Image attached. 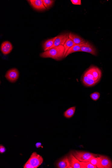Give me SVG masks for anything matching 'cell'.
<instances>
[{"instance_id": "17", "label": "cell", "mask_w": 112, "mask_h": 168, "mask_svg": "<svg viewBox=\"0 0 112 168\" xmlns=\"http://www.w3.org/2000/svg\"><path fill=\"white\" fill-rule=\"evenodd\" d=\"M75 110V107L73 106L69 108L64 113V116L66 118H70L73 116Z\"/></svg>"}, {"instance_id": "15", "label": "cell", "mask_w": 112, "mask_h": 168, "mask_svg": "<svg viewBox=\"0 0 112 168\" xmlns=\"http://www.w3.org/2000/svg\"><path fill=\"white\" fill-rule=\"evenodd\" d=\"M83 44H75L73 46L71 47L69 49L67 52H66L65 55V58H66L68 55H70V54L77 52H79L81 49L82 46H83Z\"/></svg>"}, {"instance_id": "22", "label": "cell", "mask_w": 112, "mask_h": 168, "mask_svg": "<svg viewBox=\"0 0 112 168\" xmlns=\"http://www.w3.org/2000/svg\"><path fill=\"white\" fill-rule=\"evenodd\" d=\"M90 96L92 100L96 101L99 99L100 94L98 92H95L91 94Z\"/></svg>"}, {"instance_id": "18", "label": "cell", "mask_w": 112, "mask_h": 168, "mask_svg": "<svg viewBox=\"0 0 112 168\" xmlns=\"http://www.w3.org/2000/svg\"><path fill=\"white\" fill-rule=\"evenodd\" d=\"M76 44L74 42L72 41L70 38H69L67 41H66L64 45L65 51L64 53V57L65 58V55L66 52H67L68 50L72 46Z\"/></svg>"}, {"instance_id": "4", "label": "cell", "mask_w": 112, "mask_h": 168, "mask_svg": "<svg viewBox=\"0 0 112 168\" xmlns=\"http://www.w3.org/2000/svg\"><path fill=\"white\" fill-rule=\"evenodd\" d=\"M19 73L17 69L12 68L6 73L5 77L11 83L16 82L19 77Z\"/></svg>"}, {"instance_id": "5", "label": "cell", "mask_w": 112, "mask_h": 168, "mask_svg": "<svg viewBox=\"0 0 112 168\" xmlns=\"http://www.w3.org/2000/svg\"><path fill=\"white\" fill-rule=\"evenodd\" d=\"M69 33H63L57 36L53 46L50 48L49 49L51 48L58 46L60 45L64 46L66 41L69 38Z\"/></svg>"}, {"instance_id": "8", "label": "cell", "mask_w": 112, "mask_h": 168, "mask_svg": "<svg viewBox=\"0 0 112 168\" xmlns=\"http://www.w3.org/2000/svg\"><path fill=\"white\" fill-rule=\"evenodd\" d=\"M29 1L30 5L35 10L41 11L46 9L42 0H30Z\"/></svg>"}, {"instance_id": "25", "label": "cell", "mask_w": 112, "mask_h": 168, "mask_svg": "<svg viewBox=\"0 0 112 168\" xmlns=\"http://www.w3.org/2000/svg\"><path fill=\"white\" fill-rule=\"evenodd\" d=\"M24 168H34L28 161L23 167Z\"/></svg>"}, {"instance_id": "20", "label": "cell", "mask_w": 112, "mask_h": 168, "mask_svg": "<svg viewBox=\"0 0 112 168\" xmlns=\"http://www.w3.org/2000/svg\"><path fill=\"white\" fill-rule=\"evenodd\" d=\"M82 168H97L96 166L88 162H81Z\"/></svg>"}, {"instance_id": "6", "label": "cell", "mask_w": 112, "mask_h": 168, "mask_svg": "<svg viewBox=\"0 0 112 168\" xmlns=\"http://www.w3.org/2000/svg\"><path fill=\"white\" fill-rule=\"evenodd\" d=\"M79 52H84L92 54L94 55H96L97 54L95 48L90 44L88 42H85L82 46Z\"/></svg>"}, {"instance_id": "27", "label": "cell", "mask_w": 112, "mask_h": 168, "mask_svg": "<svg viewBox=\"0 0 112 168\" xmlns=\"http://www.w3.org/2000/svg\"><path fill=\"white\" fill-rule=\"evenodd\" d=\"M42 145V144L41 143L38 142L36 144V148H40Z\"/></svg>"}, {"instance_id": "2", "label": "cell", "mask_w": 112, "mask_h": 168, "mask_svg": "<svg viewBox=\"0 0 112 168\" xmlns=\"http://www.w3.org/2000/svg\"><path fill=\"white\" fill-rule=\"evenodd\" d=\"M72 154L81 162H88L92 158L98 157V155L89 152L75 151L72 152Z\"/></svg>"}, {"instance_id": "10", "label": "cell", "mask_w": 112, "mask_h": 168, "mask_svg": "<svg viewBox=\"0 0 112 168\" xmlns=\"http://www.w3.org/2000/svg\"><path fill=\"white\" fill-rule=\"evenodd\" d=\"M13 49V47L11 43L8 41L4 42L1 45V52L4 55H8L11 52Z\"/></svg>"}, {"instance_id": "3", "label": "cell", "mask_w": 112, "mask_h": 168, "mask_svg": "<svg viewBox=\"0 0 112 168\" xmlns=\"http://www.w3.org/2000/svg\"><path fill=\"white\" fill-rule=\"evenodd\" d=\"M28 161L34 168H37L43 163V159L41 155L36 152H34L31 155Z\"/></svg>"}, {"instance_id": "24", "label": "cell", "mask_w": 112, "mask_h": 168, "mask_svg": "<svg viewBox=\"0 0 112 168\" xmlns=\"http://www.w3.org/2000/svg\"><path fill=\"white\" fill-rule=\"evenodd\" d=\"M71 1L72 4L78 5H81V0H71Z\"/></svg>"}, {"instance_id": "26", "label": "cell", "mask_w": 112, "mask_h": 168, "mask_svg": "<svg viewBox=\"0 0 112 168\" xmlns=\"http://www.w3.org/2000/svg\"><path fill=\"white\" fill-rule=\"evenodd\" d=\"M6 149L5 147L2 145H0V153L1 154H3L5 152Z\"/></svg>"}, {"instance_id": "12", "label": "cell", "mask_w": 112, "mask_h": 168, "mask_svg": "<svg viewBox=\"0 0 112 168\" xmlns=\"http://www.w3.org/2000/svg\"><path fill=\"white\" fill-rule=\"evenodd\" d=\"M94 80L99 82L101 76V71L100 69L96 67H92L90 68Z\"/></svg>"}, {"instance_id": "19", "label": "cell", "mask_w": 112, "mask_h": 168, "mask_svg": "<svg viewBox=\"0 0 112 168\" xmlns=\"http://www.w3.org/2000/svg\"><path fill=\"white\" fill-rule=\"evenodd\" d=\"M89 161L97 168H100L101 160L99 157H92L90 159Z\"/></svg>"}, {"instance_id": "21", "label": "cell", "mask_w": 112, "mask_h": 168, "mask_svg": "<svg viewBox=\"0 0 112 168\" xmlns=\"http://www.w3.org/2000/svg\"><path fill=\"white\" fill-rule=\"evenodd\" d=\"M42 2L45 8L49 9L52 6L54 1L53 0H42Z\"/></svg>"}, {"instance_id": "14", "label": "cell", "mask_w": 112, "mask_h": 168, "mask_svg": "<svg viewBox=\"0 0 112 168\" xmlns=\"http://www.w3.org/2000/svg\"><path fill=\"white\" fill-rule=\"evenodd\" d=\"M82 82L87 87H91L94 86L98 82L94 80L89 79L85 74H84L83 77Z\"/></svg>"}, {"instance_id": "11", "label": "cell", "mask_w": 112, "mask_h": 168, "mask_svg": "<svg viewBox=\"0 0 112 168\" xmlns=\"http://www.w3.org/2000/svg\"><path fill=\"white\" fill-rule=\"evenodd\" d=\"M57 168H72L69 165L68 156L62 158L56 164Z\"/></svg>"}, {"instance_id": "9", "label": "cell", "mask_w": 112, "mask_h": 168, "mask_svg": "<svg viewBox=\"0 0 112 168\" xmlns=\"http://www.w3.org/2000/svg\"><path fill=\"white\" fill-rule=\"evenodd\" d=\"M101 160L100 168H112V163L109 158L105 156L99 155Z\"/></svg>"}, {"instance_id": "1", "label": "cell", "mask_w": 112, "mask_h": 168, "mask_svg": "<svg viewBox=\"0 0 112 168\" xmlns=\"http://www.w3.org/2000/svg\"><path fill=\"white\" fill-rule=\"evenodd\" d=\"M65 49L64 46L60 45L53 47L40 54L41 58H50L57 61L62 60L64 58Z\"/></svg>"}, {"instance_id": "23", "label": "cell", "mask_w": 112, "mask_h": 168, "mask_svg": "<svg viewBox=\"0 0 112 168\" xmlns=\"http://www.w3.org/2000/svg\"><path fill=\"white\" fill-rule=\"evenodd\" d=\"M84 74H85L86 75V76L88 77V78H89V79L94 80V78L91 70L90 68Z\"/></svg>"}, {"instance_id": "16", "label": "cell", "mask_w": 112, "mask_h": 168, "mask_svg": "<svg viewBox=\"0 0 112 168\" xmlns=\"http://www.w3.org/2000/svg\"><path fill=\"white\" fill-rule=\"evenodd\" d=\"M56 38L57 36L54 37L53 38L49 39L44 42L43 44V46H42L44 52L49 49L50 48L53 46Z\"/></svg>"}, {"instance_id": "13", "label": "cell", "mask_w": 112, "mask_h": 168, "mask_svg": "<svg viewBox=\"0 0 112 168\" xmlns=\"http://www.w3.org/2000/svg\"><path fill=\"white\" fill-rule=\"evenodd\" d=\"M69 38H70L76 44H82L85 43L83 39L79 36L70 33H69Z\"/></svg>"}, {"instance_id": "7", "label": "cell", "mask_w": 112, "mask_h": 168, "mask_svg": "<svg viewBox=\"0 0 112 168\" xmlns=\"http://www.w3.org/2000/svg\"><path fill=\"white\" fill-rule=\"evenodd\" d=\"M68 157L69 165L72 168H82L81 161L75 158L72 153Z\"/></svg>"}]
</instances>
